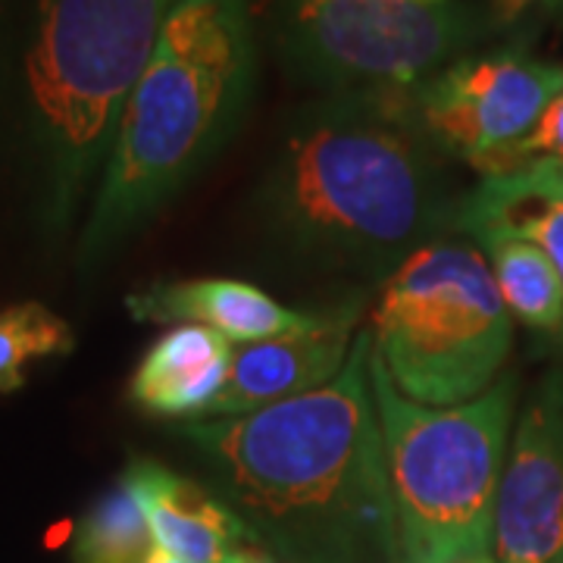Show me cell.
<instances>
[{"label":"cell","instance_id":"6da1fadb","mask_svg":"<svg viewBox=\"0 0 563 563\" xmlns=\"http://www.w3.org/2000/svg\"><path fill=\"white\" fill-rule=\"evenodd\" d=\"M373 332L361 329L339 379L244 417L191 420L210 492L285 563H398Z\"/></svg>","mask_w":563,"mask_h":563},{"label":"cell","instance_id":"7a4b0ae2","mask_svg":"<svg viewBox=\"0 0 563 563\" xmlns=\"http://www.w3.org/2000/svg\"><path fill=\"white\" fill-rule=\"evenodd\" d=\"M179 0H0V154L63 239Z\"/></svg>","mask_w":563,"mask_h":563},{"label":"cell","instance_id":"3957f363","mask_svg":"<svg viewBox=\"0 0 563 563\" xmlns=\"http://www.w3.org/2000/svg\"><path fill=\"white\" fill-rule=\"evenodd\" d=\"M442 157L391 91L322 95L285 125L257 201L295 254L391 276L454 232Z\"/></svg>","mask_w":563,"mask_h":563},{"label":"cell","instance_id":"277c9868","mask_svg":"<svg viewBox=\"0 0 563 563\" xmlns=\"http://www.w3.org/2000/svg\"><path fill=\"white\" fill-rule=\"evenodd\" d=\"M251 0H179L132 88L79 235L101 263L161 213L239 129L257 69Z\"/></svg>","mask_w":563,"mask_h":563},{"label":"cell","instance_id":"5b68a950","mask_svg":"<svg viewBox=\"0 0 563 563\" xmlns=\"http://www.w3.org/2000/svg\"><path fill=\"white\" fill-rule=\"evenodd\" d=\"M385 442L398 563H473L495 558L517 379L504 376L473 401H410L369 354Z\"/></svg>","mask_w":563,"mask_h":563},{"label":"cell","instance_id":"8992f818","mask_svg":"<svg viewBox=\"0 0 563 563\" xmlns=\"http://www.w3.org/2000/svg\"><path fill=\"white\" fill-rule=\"evenodd\" d=\"M514 329L492 266L473 244L432 242L383 285L373 351L410 401L457 407L498 383Z\"/></svg>","mask_w":563,"mask_h":563},{"label":"cell","instance_id":"52a82bcc","mask_svg":"<svg viewBox=\"0 0 563 563\" xmlns=\"http://www.w3.org/2000/svg\"><path fill=\"white\" fill-rule=\"evenodd\" d=\"M251 10L282 66L322 95L410 88L498 25L463 0H251Z\"/></svg>","mask_w":563,"mask_h":563},{"label":"cell","instance_id":"ba28073f","mask_svg":"<svg viewBox=\"0 0 563 563\" xmlns=\"http://www.w3.org/2000/svg\"><path fill=\"white\" fill-rule=\"evenodd\" d=\"M561 91L563 66L495 51L466 54L391 95L444 157L495 176Z\"/></svg>","mask_w":563,"mask_h":563},{"label":"cell","instance_id":"9c48e42d","mask_svg":"<svg viewBox=\"0 0 563 563\" xmlns=\"http://www.w3.org/2000/svg\"><path fill=\"white\" fill-rule=\"evenodd\" d=\"M495 563H563V373L544 376L504 463Z\"/></svg>","mask_w":563,"mask_h":563},{"label":"cell","instance_id":"30bf717a","mask_svg":"<svg viewBox=\"0 0 563 563\" xmlns=\"http://www.w3.org/2000/svg\"><path fill=\"white\" fill-rule=\"evenodd\" d=\"M357 320L361 301H347L329 313H317L307 329L242 344L232 357L225 388L207 407L203 420L257 413L325 388L339 379L354 351Z\"/></svg>","mask_w":563,"mask_h":563},{"label":"cell","instance_id":"8fae6325","mask_svg":"<svg viewBox=\"0 0 563 563\" xmlns=\"http://www.w3.org/2000/svg\"><path fill=\"white\" fill-rule=\"evenodd\" d=\"M122 483L135 495L154 542L185 563H229L251 544L247 526L198 483L166 470L157 461L129 463Z\"/></svg>","mask_w":563,"mask_h":563},{"label":"cell","instance_id":"7c38bea8","mask_svg":"<svg viewBox=\"0 0 563 563\" xmlns=\"http://www.w3.org/2000/svg\"><path fill=\"white\" fill-rule=\"evenodd\" d=\"M132 320L154 325H207L229 342H263L307 329L317 313L288 310L257 285L239 279L154 282L125 298Z\"/></svg>","mask_w":563,"mask_h":563},{"label":"cell","instance_id":"4fadbf2b","mask_svg":"<svg viewBox=\"0 0 563 563\" xmlns=\"http://www.w3.org/2000/svg\"><path fill=\"white\" fill-rule=\"evenodd\" d=\"M454 232L483 239L507 235L542 247L563 279V161H532L483 176L461 195Z\"/></svg>","mask_w":563,"mask_h":563},{"label":"cell","instance_id":"5bb4252c","mask_svg":"<svg viewBox=\"0 0 563 563\" xmlns=\"http://www.w3.org/2000/svg\"><path fill=\"white\" fill-rule=\"evenodd\" d=\"M232 344L207 325H176L139 363L129 395L157 417H203L217 401L229 369Z\"/></svg>","mask_w":563,"mask_h":563},{"label":"cell","instance_id":"9a60e30c","mask_svg":"<svg viewBox=\"0 0 563 563\" xmlns=\"http://www.w3.org/2000/svg\"><path fill=\"white\" fill-rule=\"evenodd\" d=\"M473 242L485 251L504 307L539 332H561L563 279L542 247L507 235H483Z\"/></svg>","mask_w":563,"mask_h":563},{"label":"cell","instance_id":"2e32d148","mask_svg":"<svg viewBox=\"0 0 563 563\" xmlns=\"http://www.w3.org/2000/svg\"><path fill=\"white\" fill-rule=\"evenodd\" d=\"M157 548L151 526L141 514L129 485H113L107 495L91 504L79 520L73 561L76 563H147Z\"/></svg>","mask_w":563,"mask_h":563},{"label":"cell","instance_id":"e0dca14e","mask_svg":"<svg viewBox=\"0 0 563 563\" xmlns=\"http://www.w3.org/2000/svg\"><path fill=\"white\" fill-rule=\"evenodd\" d=\"M76 347L69 322L38 301L0 310V395L25 385V369L44 357H63Z\"/></svg>","mask_w":563,"mask_h":563},{"label":"cell","instance_id":"ac0fdd59","mask_svg":"<svg viewBox=\"0 0 563 563\" xmlns=\"http://www.w3.org/2000/svg\"><path fill=\"white\" fill-rule=\"evenodd\" d=\"M544 157L548 161H563V91L554 101L548 103V110L542 113L539 125L507 154L501 173L517 169L523 163L544 161Z\"/></svg>","mask_w":563,"mask_h":563},{"label":"cell","instance_id":"d6986e66","mask_svg":"<svg viewBox=\"0 0 563 563\" xmlns=\"http://www.w3.org/2000/svg\"><path fill=\"white\" fill-rule=\"evenodd\" d=\"M558 7L563 0H488V10H492V16L498 20V25H507V22L520 20L529 7Z\"/></svg>","mask_w":563,"mask_h":563},{"label":"cell","instance_id":"ffe728a7","mask_svg":"<svg viewBox=\"0 0 563 563\" xmlns=\"http://www.w3.org/2000/svg\"><path fill=\"white\" fill-rule=\"evenodd\" d=\"M229 563H276L269 551H263L261 544H244L242 551H235Z\"/></svg>","mask_w":563,"mask_h":563},{"label":"cell","instance_id":"44dd1931","mask_svg":"<svg viewBox=\"0 0 563 563\" xmlns=\"http://www.w3.org/2000/svg\"><path fill=\"white\" fill-rule=\"evenodd\" d=\"M147 563H185V561H179V558H173L169 551H163L161 544H157V548L151 551V558H147Z\"/></svg>","mask_w":563,"mask_h":563},{"label":"cell","instance_id":"7402d4cb","mask_svg":"<svg viewBox=\"0 0 563 563\" xmlns=\"http://www.w3.org/2000/svg\"><path fill=\"white\" fill-rule=\"evenodd\" d=\"M473 563H495V558H488V561H473Z\"/></svg>","mask_w":563,"mask_h":563},{"label":"cell","instance_id":"603a6c76","mask_svg":"<svg viewBox=\"0 0 563 563\" xmlns=\"http://www.w3.org/2000/svg\"><path fill=\"white\" fill-rule=\"evenodd\" d=\"M429 3H439V0H429Z\"/></svg>","mask_w":563,"mask_h":563}]
</instances>
